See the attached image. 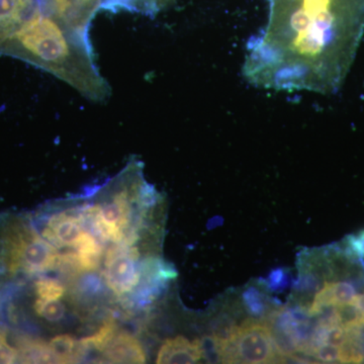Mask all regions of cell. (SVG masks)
Instances as JSON below:
<instances>
[{
  "label": "cell",
  "mask_w": 364,
  "mask_h": 364,
  "mask_svg": "<svg viewBox=\"0 0 364 364\" xmlns=\"http://www.w3.org/2000/svg\"><path fill=\"white\" fill-rule=\"evenodd\" d=\"M364 33V0H270L265 30L249 45L243 74L274 90H339Z\"/></svg>",
  "instance_id": "1"
},
{
  "label": "cell",
  "mask_w": 364,
  "mask_h": 364,
  "mask_svg": "<svg viewBox=\"0 0 364 364\" xmlns=\"http://www.w3.org/2000/svg\"><path fill=\"white\" fill-rule=\"evenodd\" d=\"M0 54L50 72L93 102H105L111 95V87L95 64L88 36L41 9L0 45Z\"/></svg>",
  "instance_id": "2"
},
{
  "label": "cell",
  "mask_w": 364,
  "mask_h": 364,
  "mask_svg": "<svg viewBox=\"0 0 364 364\" xmlns=\"http://www.w3.org/2000/svg\"><path fill=\"white\" fill-rule=\"evenodd\" d=\"M213 342L221 363H269L277 354L267 325L254 321L236 326L229 338L213 337Z\"/></svg>",
  "instance_id": "3"
},
{
  "label": "cell",
  "mask_w": 364,
  "mask_h": 364,
  "mask_svg": "<svg viewBox=\"0 0 364 364\" xmlns=\"http://www.w3.org/2000/svg\"><path fill=\"white\" fill-rule=\"evenodd\" d=\"M139 256L138 249L132 246L117 244L107 250L104 277L105 284L116 296H127L138 287L141 274L136 269V262Z\"/></svg>",
  "instance_id": "4"
},
{
  "label": "cell",
  "mask_w": 364,
  "mask_h": 364,
  "mask_svg": "<svg viewBox=\"0 0 364 364\" xmlns=\"http://www.w3.org/2000/svg\"><path fill=\"white\" fill-rule=\"evenodd\" d=\"M82 213L66 210L51 215L41 230V236L56 248L75 247L83 233Z\"/></svg>",
  "instance_id": "5"
},
{
  "label": "cell",
  "mask_w": 364,
  "mask_h": 364,
  "mask_svg": "<svg viewBox=\"0 0 364 364\" xmlns=\"http://www.w3.org/2000/svg\"><path fill=\"white\" fill-rule=\"evenodd\" d=\"M41 9L40 0H0V45Z\"/></svg>",
  "instance_id": "6"
},
{
  "label": "cell",
  "mask_w": 364,
  "mask_h": 364,
  "mask_svg": "<svg viewBox=\"0 0 364 364\" xmlns=\"http://www.w3.org/2000/svg\"><path fill=\"white\" fill-rule=\"evenodd\" d=\"M202 342L189 341L182 336L165 340L160 347L156 363H196L203 358Z\"/></svg>",
  "instance_id": "7"
},
{
  "label": "cell",
  "mask_w": 364,
  "mask_h": 364,
  "mask_svg": "<svg viewBox=\"0 0 364 364\" xmlns=\"http://www.w3.org/2000/svg\"><path fill=\"white\" fill-rule=\"evenodd\" d=\"M105 358L112 363H144L146 354L140 342L122 333L112 338L104 350Z\"/></svg>",
  "instance_id": "8"
},
{
  "label": "cell",
  "mask_w": 364,
  "mask_h": 364,
  "mask_svg": "<svg viewBox=\"0 0 364 364\" xmlns=\"http://www.w3.org/2000/svg\"><path fill=\"white\" fill-rule=\"evenodd\" d=\"M77 253L80 272H95L100 265V258L104 253L102 243L97 236L83 231L75 247Z\"/></svg>",
  "instance_id": "9"
},
{
  "label": "cell",
  "mask_w": 364,
  "mask_h": 364,
  "mask_svg": "<svg viewBox=\"0 0 364 364\" xmlns=\"http://www.w3.org/2000/svg\"><path fill=\"white\" fill-rule=\"evenodd\" d=\"M55 361L59 363H75L83 353L73 337L68 334L57 335L49 343Z\"/></svg>",
  "instance_id": "10"
},
{
  "label": "cell",
  "mask_w": 364,
  "mask_h": 364,
  "mask_svg": "<svg viewBox=\"0 0 364 364\" xmlns=\"http://www.w3.org/2000/svg\"><path fill=\"white\" fill-rule=\"evenodd\" d=\"M114 336H116V326L114 322H105L95 335L81 339L79 341V346L82 352L91 350V349L104 351Z\"/></svg>",
  "instance_id": "11"
},
{
  "label": "cell",
  "mask_w": 364,
  "mask_h": 364,
  "mask_svg": "<svg viewBox=\"0 0 364 364\" xmlns=\"http://www.w3.org/2000/svg\"><path fill=\"white\" fill-rule=\"evenodd\" d=\"M33 311L38 317L50 323L59 322L65 316V306L58 299H37L33 301Z\"/></svg>",
  "instance_id": "12"
},
{
  "label": "cell",
  "mask_w": 364,
  "mask_h": 364,
  "mask_svg": "<svg viewBox=\"0 0 364 364\" xmlns=\"http://www.w3.org/2000/svg\"><path fill=\"white\" fill-rule=\"evenodd\" d=\"M33 291L38 298L60 299L65 294V287L58 280L41 277L33 284Z\"/></svg>",
  "instance_id": "13"
},
{
  "label": "cell",
  "mask_w": 364,
  "mask_h": 364,
  "mask_svg": "<svg viewBox=\"0 0 364 364\" xmlns=\"http://www.w3.org/2000/svg\"><path fill=\"white\" fill-rule=\"evenodd\" d=\"M264 296L255 287H250L243 294V305L254 318H261L267 313L268 305Z\"/></svg>",
  "instance_id": "14"
},
{
  "label": "cell",
  "mask_w": 364,
  "mask_h": 364,
  "mask_svg": "<svg viewBox=\"0 0 364 364\" xmlns=\"http://www.w3.org/2000/svg\"><path fill=\"white\" fill-rule=\"evenodd\" d=\"M334 296L337 305L351 304L355 299L356 291L349 282H334Z\"/></svg>",
  "instance_id": "15"
},
{
  "label": "cell",
  "mask_w": 364,
  "mask_h": 364,
  "mask_svg": "<svg viewBox=\"0 0 364 364\" xmlns=\"http://www.w3.org/2000/svg\"><path fill=\"white\" fill-rule=\"evenodd\" d=\"M339 347L334 346V345L323 344L313 352V355L322 363H335V361L339 360Z\"/></svg>",
  "instance_id": "16"
},
{
  "label": "cell",
  "mask_w": 364,
  "mask_h": 364,
  "mask_svg": "<svg viewBox=\"0 0 364 364\" xmlns=\"http://www.w3.org/2000/svg\"><path fill=\"white\" fill-rule=\"evenodd\" d=\"M346 338V329L342 327V326H335V327L326 329L324 337L325 344L334 345V346L340 347L344 343Z\"/></svg>",
  "instance_id": "17"
},
{
  "label": "cell",
  "mask_w": 364,
  "mask_h": 364,
  "mask_svg": "<svg viewBox=\"0 0 364 364\" xmlns=\"http://www.w3.org/2000/svg\"><path fill=\"white\" fill-rule=\"evenodd\" d=\"M348 245L356 255L364 259V230L349 237Z\"/></svg>",
  "instance_id": "18"
},
{
  "label": "cell",
  "mask_w": 364,
  "mask_h": 364,
  "mask_svg": "<svg viewBox=\"0 0 364 364\" xmlns=\"http://www.w3.org/2000/svg\"><path fill=\"white\" fill-rule=\"evenodd\" d=\"M282 279H284V272L282 269L274 270L269 277L270 284L275 287L279 286L280 282H282Z\"/></svg>",
  "instance_id": "19"
}]
</instances>
